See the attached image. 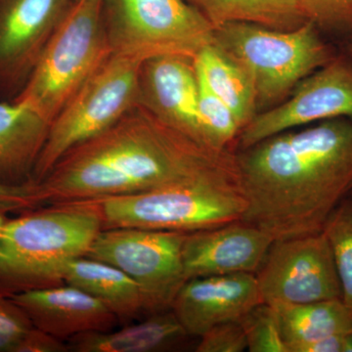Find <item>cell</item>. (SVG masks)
<instances>
[{"instance_id":"1","label":"cell","mask_w":352,"mask_h":352,"mask_svg":"<svg viewBox=\"0 0 352 352\" xmlns=\"http://www.w3.org/2000/svg\"><path fill=\"white\" fill-rule=\"evenodd\" d=\"M235 154L242 221L274 240L320 233L352 187V118L289 129Z\"/></svg>"},{"instance_id":"2","label":"cell","mask_w":352,"mask_h":352,"mask_svg":"<svg viewBox=\"0 0 352 352\" xmlns=\"http://www.w3.org/2000/svg\"><path fill=\"white\" fill-rule=\"evenodd\" d=\"M210 175H239L235 153L196 144L140 105L69 149L36 184L39 207L98 201Z\"/></svg>"},{"instance_id":"3","label":"cell","mask_w":352,"mask_h":352,"mask_svg":"<svg viewBox=\"0 0 352 352\" xmlns=\"http://www.w3.org/2000/svg\"><path fill=\"white\" fill-rule=\"evenodd\" d=\"M102 229L94 201L43 206L7 219L0 234V294L63 284L65 266L87 256Z\"/></svg>"},{"instance_id":"4","label":"cell","mask_w":352,"mask_h":352,"mask_svg":"<svg viewBox=\"0 0 352 352\" xmlns=\"http://www.w3.org/2000/svg\"><path fill=\"white\" fill-rule=\"evenodd\" d=\"M214 43L251 76L258 113L286 100L300 80L340 52L310 22L292 31L227 23L215 28Z\"/></svg>"},{"instance_id":"5","label":"cell","mask_w":352,"mask_h":352,"mask_svg":"<svg viewBox=\"0 0 352 352\" xmlns=\"http://www.w3.org/2000/svg\"><path fill=\"white\" fill-rule=\"evenodd\" d=\"M103 229L191 233L242 219L247 201L239 175H210L164 188L94 201Z\"/></svg>"},{"instance_id":"6","label":"cell","mask_w":352,"mask_h":352,"mask_svg":"<svg viewBox=\"0 0 352 352\" xmlns=\"http://www.w3.org/2000/svg\"><path fill=\"white\" fill-rule=\"evenodd\" d=\"M102 6L103 0L74 1L14 102L32 109L51 124L111 54Z\"/></svg>"},{"instance_id":"7","label":"cell","mask_w":352,"mask_h":352,"mask_svg":"<svg viewBox=\"0 0 352 352\" xmlns=\"http://www.w3.org/2000/svg\"><path fill=\"white\" fill-rule=\"evenodd\" d=\"M102 20L111 53L142 62L195 59L214 43V28L186 0H103Z\"/></svg>"},{"instance_id":"8","label":"cell","mask_w":352,"mask_h":352,"mask_svg":"<svg viewBox=\"0 0 352 352\" xmlns=\"http://www.w3.org/2000/svg\"><path fill=\"white\" fill-rule=\"evenodd\" d=\"M142 64L112 53L104 60L51 122L32 183L41 182L69 149L106 131L138 105Z\"/></svg>"},{"instance_id":"9","label":"cell","mask_w":352,"mask_h":352,"mask_svg":"<svg viewBox=\"0 0 352 352\" xmlns=\"http://www.w3.org/2000/svg\"><path fill=\"white\" fill-rule=\"evenodd\" d=\"M187 233L154 229H102L87 258L103 261L126 273L144 296L148 315L171 309L187 281L182 248Z\"/></svg>"},{"instance_id":"10","label":"cell","mask_w":352,"mask_h":352,"mask_svg":"<svg viewBox=\"0 0 352 352\" xmlns=\"http://www.w3.org/2000/svg\"><path fill=\"white\" fill-rule=\"evenodd\" d=\"M254 275L268 305L342 300L339 275L323 232L273 241Z\"/></svg>"},{"instance_id":"11","label":"cell","mask_w":352,"mask_h":352,"mask_svg":"<svg viewBox=\"0 0 352 352\" xmlns=\"http://www.w3.org/2000/svg\"><path fill=\"white\" fill-rule=\"evenodd\" d=\"M340 117L352 118V54L347 50L300 80L281 104L256 113L241 131L238 148L247 149L275 134Z\"/></svg>"},{"instance_id":"12","label":"cell","mask_w":352,"mask_h":352,"mask_svg":"<svg viewBox=\"0 0 352 352\" xmlns=\"http://www.w3.org/2000/svg\"><path fill=\"white\" fill-rule=\"evenodd\" d=\"M75 0H0V100L21 94Z\"/></svg>"},{"instance_id":"13","label":"cell","mask_w":352,"mask_h":352,"mask_svg":"<svg viewBox=\"0 0 352 352\" xmlns=\"http://www.w3.org/2000/svg\"><path fill=\"white\" fill-rule=\"evenodd\" d=\"M138 105L208 149L199 113V80L193 58L164 55L143 62Z\"/></svg>"},{"instance_id":"14","label":"cell","mask_w":352,"mask_h":352,"mask_svg":"<svg viewBox=\"0 0 352 352\" xmlns=\"http://www.w3.org/2000/svg\"><path fill=\"white\" fill-rule=\"evenodd\" d=\"M273 241L270 234L242 220L187 233L182 248L185 275L189 280L256 274Z\"/></svg>"},{"instance_id":"15","label":"cell","mask_w":352,"mask_h":352,"mask_svg":"<svg viewBox=\"0 0 352 352\" xmlns=\"http://www.w3.org/2000/svg\"><path fill=\"white\" fill-rule=\"evenodd\" d=\"M263 302L256 275L238 273L187 280L171 310L190 337L200 338L219 324L241 320Z\"/></svg>"},{"instance_id":"16","label":"cell","mask_w":352,"mask_h":352,"mask_svg":"<svg viewBox=\"0 0 352 352\" xmlns=\"http://www.w3.org/2000/svg\"><path fill=\"white\" fill-rule=\"evenodd\" d=\"M34 327L64 340L80 333L107 332L119 324L103 303L68 284L28 289L8 296Z\"/></svg>"},{"instance_id":"17","label":"cell","mask_w":352,"mask_h":352,"mask_svg":"<svg viewBox=\"0 0 352 352\" xmlns=\"http://www.w3.org/2000/svg\"><path fill=\"white\" fill-rule=\"evenodd\" d=\"M50 129V122L32 109L0 100V183L32 182Z\"/></svg>"},{"instance_id":"18","label":"cell","mask_w":352,"mask_h":352,"mask_svg":"<svg viewBox=\"0 0 352 352\" xmlns=\"http://www.w3.org/2000/svg\"><path fill=\"white\" fill-rule=\"evenodd\" d=\"M173 310L148 315L116 331L80 333L69 340L76 352H160L178 349L190 339Z\"/></svg>"},{"instance_id":"19","label":"cell","mask_w":352,"mask_h":352,"mask_svg":"<svg viewBox=\"0 0 352 352\" xmlns=\"http://www.w3.org/2000/svg\"><path fill=\"white\" fill-rule=\"evenodd\" d=\"M61 278L64 284L82 289L103 303L119 323L148 315L144 296L138 285L111 264L82 256L65 266Z\"/></svg>"},{"instance_id":"20","label":"cell","mask_w":352,"mask_h":352,"mask_svg":"<svg viewBox=\"0 0 352 352\" xmlns=\"http://www.w3.org/2000/svg\"><path fill=\"white\" fill-rule=\"evenodd\" d=\"M288 352L309 342L352 331V311L342 300L271 305Z\"/></svg>"},{"instance_id":"21","label":"cell","mask_w":352,"mask_h":352,"mask_svg":"<svg viewBox=\"0 0 352 352\" xmlns=\"http://www.w3.org/2000/svg\"><path fill=\"white\" fill-rule=\"evenodd\" d=\"M195 65L198 75L232 110L243 131L258 113L251 76L214 43L200 51L195 58Z\"/></svg>"},{"instance_id":"22","label":"cell","mask_w":352,"mask_h":352,"mask_svg":"<svg viewBox=\"0 0 352 352\" xmlns=\"http://www.w3.org/2000/svg\"><path fill=\"white\" fill-rule=\"evenodd\" d=\"M217 28L227 23H252L292 31L307 22L296 0H186Z\"/></svg>"},{"instance_id":"23","label":"cell","mask_w":352,"mask_h":352,"mask_svg":"<svg viewBox=\"0 0 352 352\" xmlns=\"http://www.w3.org/2000/svg\"><path fill=\"white\" fill-rule=\"evenodd\" d=\"M325 234L342 286V302L352 311V199L346 197L328 217Z\"/></svg>"},{"instance_id":"24","label":"cell","mask_w":352,"mask_h":352,"mask_svg":"<svg viewBox=\"0 0 352 352\" xmlns=\"http://www.w3.org/2000/svg\"><path fill=\"white\" fill-rule=\"evenodd\" d=\"M198 80L199 113L206 144L212 151H230L231 144L237 141L242 131L239 122L232 110L210 90L199 75Z\"/></svg>"},{"instance_id":"25","label":"cell","mask_w":352,"mask_h":352,"mask_svg":"<svg viewBox=\"0 0 352 352\" xmlns=\"http://www.w3.org/2000/svg\"><path fill=\"white\" fill-rule=\"evenodd\" d=\"M307 22L323 36L352 41V0H296Z\"/></svg>"},{"instance_id":"26","label":"cell","mask_w":352,"mask_h":352,"mask_svg":"<svg viewBox=\"0 0 352 352\" xmlns=\"http://www.w3.org/2000/svg\"><path fill=\"white\" fill-rule=\"evenodd\" d=\"M250 352H288L282 339L274 307L263 302L241 319Z\"/></svg>"},{"instance_id":"27","label":"cell","mask_w":352,"mask_h":352,"mask_svg":"<svg viewBox=\"0 0 352 352\" xmlns=\"http://www.w3.org/2000/svg\"><path fill=\"white\" fill-rule=\"evenodd\" d=\"M34 327L19 305L10 296L0 294V352H14L18 342Z\"/></svg>"},{"instance_id":"28","label":"cell","mask_w":352,"mask_h":352,"mask_svg":"<svg viewBox=\"0 0 352 352\" xmlns=\"http://www.w3.org/2000/svg\"><path fill=\"white\" fill-rule=\"evenodd\" d=\"M248 349L247 339L241 321L219 324L204 333L197 352H243Z\"/></svg>"},{"instance_id":"29","label":"cell","mask_w":352,"mask_h":352,"mask_svg":"<svg viewBox=\"0 0 352 352\" xmlns=\"http://www.w3.org/2000/svg\"><path fill=\"white\" fill-rule=\"evenodd\" d=\"M39 208L36 184L32 182L22 185L0 183V212H22Z\"/></svg>"},{"instance_id":"30","label":"cell","mask_w":352,"mask_h":352,"mask_svg":"<svg viewBox=\"0 0 352 352\" xmlns=\"http://www.w3.org/2000/svg\"><path fill=\"white\" fill-rule=\"evenodd\" d=\"M69 346L64 340L44 332L36 327L32 328L18 342L14 352H66Z\"/></svg>"},{"instance_id":"31","label":"cell","mask_w":352,"mask_h":352,"mask_svg":"<svg viewBox=\"0 0 352 352\" xmlns=\"http://www.w3.org/2000/svg\"><path fill=\"white\" fill-rule=\"evenodd\" d=\"M295 352H352V331L303 344Z\"/></svg>"},{"instance_id":"32","label":"cell","mask_w":352,"mask_h":352,"mask_svg":"<svg viewBox=\"0 0 352 352\" xmlns=\"http://www.w3.org/2000/svg\"><path fill=\"white\" fill-rule=\"evenodd\" d=\"M7 219H7L6 214L0 212V234H1L2 228H3L4 224H6Z\"/></svg>"},{"instance_id":"33","label":"cell","mask_w":352,"mask_h":352,"mask_svg":"<svg viewBox=\"0 0 352 352\" xmlns=\"http://www.w3.org/2000/svg\"><path fill=\"white\" fill-rule=\"evenodd\" d=\"M346 50L349 51V52L351 53V54H352V41H351V43L347 44Z\"/></svg>"},{"instance_id":"34","label":"cell","mask_w":352,"mask_h":352,"mask_svg":"<svg viewBox=\"0 0 352 352\" xmlns=\"http://www.w3.org/2000/svg\"><path fill=\"white\" fill-rule=\"evenodd\" d=\"M347 197H349V198L352 199V187L351 189V191H349V195Z\"/></svg>"},{"instance_id":"35","label":"cell","mask_w":352,"mask_h":352,"mask_svg":"<svg viewBox=\"0 0 352 352\" xmlns=\"http://www.w3.org/2000/svg\"><path fill=\"white\" fill-rule=\"evenodd\" d=\"M0 256H1V254H0Z\"/></svg>"}]
</instances>
